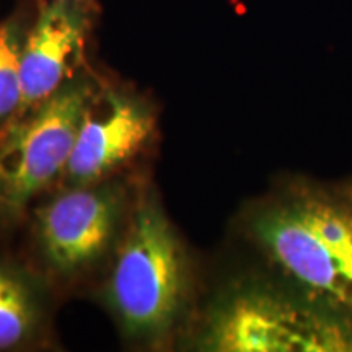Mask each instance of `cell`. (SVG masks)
Segmentation results:
<instances>
[{"label": "cell", "instance_id": "cell-1", "mask_svg": "<svg viewBox=\"0 0 352 352\" xmlns=\"http://www.w3.org/2000/svg\"><path fill=\"white\" fill-rule=\"evenodd\" d=\"M289 285L352 316V183L297 179L246 220Z\"/></svg>", "mask_w": 352, "mask_h": 352}, {"label": "cell", "instance_id": "cell-2", "mask_svg": "<svg viewBox=\"0 0 352 352\" xmlns=\"http://www.w3.org/2000/svg\"><path fill=\"white\" fill-rule=\"evenodd\" d=\"M204 346L220 352H352V316L294 285L243 284L215 303Z\"/></svg>", "mask_w": 352, "mask_h": 352}, {"label": "cell", "instance_id": "cell-3", "mask_svg": "<svg viewBox=\"0 0 352 352\" xmlns=\"http://www.w3.org/2000/svg\"><path fill=\"white\" fill-rule=\"evenodd\" d=\"M186 289V258L178 236L160 206L144 201L132 215L109 279L114 314L132 336H164L182 311Z\"/></svg>", "mask_w": 352, "mask_h": 352}, {"label": "cell", "instance_id": "cell-4", "mask_svg": "<svg viewBox=\"0 0 352 352\" xmlns=\"http://www.w3.org/2000/svg\"><path fill=\"white\" fill-rule=\"evenodd\" d=\"M94 91L87 82H67L41 107L7 127L0 138V214H19L65 170Z\"/></svg>", "mask_w": 352, "mask_h": 352}, {"label": "cell", "instance_id": "cell-5", "mask_svg": "<svg viewBox=\"0 0 352 352\" xmlns=\"http://www.w3.org/2000/svg\"><path fill=\"white\" fill-rule=\"evenodd\" d=\"M122 197L116 186L77 188L38 210V239L52 270L72 274L107 252L118 228Z\"/></svg>", "mask_w": 352, "mask_h": 352}, {"label": "cell", "instance_id": "cell-6", "mask_svg": "<svg viewBox=\"0 0 352 352\" xmlns=\"http://www.w3.org/2000/svg\"><path fill=\"white\" fill-rule=\"evenodd\" d=\"M153 131L151 109L118 90L94 91L83 109L65 176L72 184L98 182L138 153Z\"/></svg>", "mask_w": 352, "mask_h": 352}, {"label": "cell", "instance_id": "cell-7", "mask_svg": "<svg viewBox=\"0 0 352 352\" xmlns=\"http://www.w3.org/2000/svg\"><path fill=\"white\" fill-rule=\"evenodd\" d=\"M85 46V19L77 3L52 0L39 10L38 20L21 47V103L25 116L70 82Z\"/></svg>", "mask_w": 352, "mask_h": 352}, {"label": "cell", "instance_id": "cell-8", "mask_svg": "<svg viewBox=\"0 0 352 352\" xmlns=\"http://www.w3.org/2000/svg\"><path fill=\"white\" fill-rule=\"evenodd\" d=\"M39 321L36 294L19 272L0 264V349L23 342Z\"/></svg>", "mask_w": 352, "mask_h": 352}, {"label": "cell", "instance_id": "cell-9", "mask_svg": "<svg viewBox=\"0 0 352 352\" xmlns=\"http://www.w3.org/2000/svg\"><path fill=\"white\" fill-rule=\"evenodd\" d=\"M21 47L16 25H0V120L19 113L21 103Z\"/></svg>", "mask_w": 352, "mask_h": 352}, {"label": "cell", "instance_id": "cell-10", "mask_svg": "<svg viewBox=\"0 0 352 352\" xmlns=\"http://www.w3.org/2000/svg\"><path fill=\"white\" fill-rule=\"evenodd\" d=\"M60 2H72V3H77V2H80V0H60Z\"/></svg>", "mask_w": 352, "mask_h": 352}]
</instances>
